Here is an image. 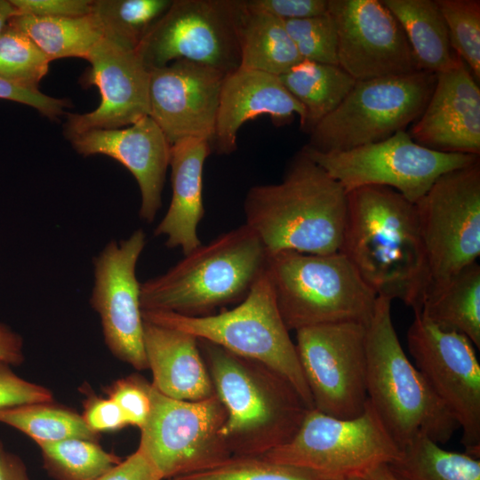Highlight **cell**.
Returning <instances> with one entry per match:
<instances>
[{
	"label": "cell",
	"mask_w": 480,
	"mask_h": 480,
	"mask_svg": "<svg viewBox=\"0 0 480 480\" xmlns=\"http://www.w3.org/2000/svg\"><path fill=\"white\" fill-rule=\"evenodd\" d=\"M211 153L210 143L201 139H182L171 145L172 200L154 235L164 236L168 248H179L184 255L202 244L198 225L204 214L203 171Z\"/></svg>",
	"instance_id": "obj_24"
},
{
	"label": "cell",
	"mask_w": 480,
	"mask_h": 480,
	"mask_svg": "<svg viewBox=\"0 0 480 480\" xmlns=\"http://www.w3.org/2000/svg\"><path fill=\"white\" fill-rule=\"evenodd\" d=\"M340 480H368V479L365 477L356 476V477H348V478H344V479H340Z\"/></svg>",
	"instance_id": "obj_49"
},
{
	"label": "cell",
	"mask_w": 480,
	"mask_h": 480,
	"mask_svg": "<svg viewBox=\"0 0 480 480\" xmlns=\"http://www.w3.org/2000/svg\"><path fill=\"white\" fill-rule=\"evenodd\" d=\"M245 222L268 255L292 251L339 252L348 212V193L302 150L282 180L252 187L244 201Z\"/></svg>",
	"instance_id": "obj_2"
},
{
	"label": "cell",
	"mask_w": 480,
	"mask_h": 480,
	"mask_svg": "<svg viewBox=\"0 0 480 480\" xmlns=\"http://www.w3.org/2000/svg\"><path fill=\"white\" fill-rule=\"evenodd\" d=\"M0 423L12 427L33 439L36 444L68 438L97 441L77 412L52 402L30 403L0 408Z\"/></svg>",
	"instance_id": "obj_31"
},
{
	"label": "cell",
	"mask_w": 480,
	"mask_h": 480,
	"mask_svg": "<svg viewBox=\"0 0 480 480\" xmlns=\"http://www.w3.org/2000/svg\"><path fill=\"white\" fill-rule=\"evenodd\" d=\"M340 252L377 296L420 310L428 269L414 203L387 187L349 191Z\"/></svg>",
	"instance_id": "obj_1"
},
{
	"label": "cell",
	"mask_w": 480,
	"mask_h": 480,
	"mask_svg": "<svg viewBox=\"0 0 480 480\" xmlns=\"http://www.w3.org/2000/svg\"><path fill=\"white\" fill-rule=\"evenodd\" d=\"M441 328L466 336L480 348V266L474 262L440 291L428 296L419 312Z\"/></svg>",
	"instance_id": "obj_28"
},
{
	"label": "cell",
	"mask_w": 480,
	"mask_h": 480,
	"mask_svg": "<svg viewBox=\"0 0 480 480\" xmlns=\"http://www.w3.org/2000/svg\"><path fill=\"white\" fill-rule=\"evenodd\" d=\"M366 325L340 322L296 331V350L314 409L340 419L364 411Z\"/></svg>",
	"instance_id": "obj_14"
},
{
	"label": "cell",
	"mask_w": 480,
	"mask_h": 480,
	"mask_svg": "<svg viewBox=\"0 0 480 480\" xmlns=\"http://www.w3.org/2000/svg\"><path fill=\"white\" fill-rule=\"evenodd\" d=\"M107 393L119 406L128 425L140 429L144 426L151 408L146 380L139 377L122 379Z\"/></svg>",
	"instance_id": "obj_38"
},
{
	"label": "cell",
	"mask_w": 480,
	"mask_h": 480,
	"mask_svg": "<svg viewBox=\"0 0 480 480\" xmlns=\"http://www.w3.org/2000/svg\"><path fill=\"white\" fill-rule=\"evenodd\" d=\"M0 99L32 107L50 119L57 118L68 106L67 100L50 97L39 90L27 89L1 78Z\"/></svg>",
	"instance_id": "obj_42"
},
{
	"label": "cell",
	"mask_w": 480,
	"mask_h": 480,
	"mask_svg": "<svg viewBox=\"0 0 480 480\" xmlns=\"http://www.w3.org/2000/svg\"><path fill=\"white\" fill-rule=\"evenodd\" d=\"M52 401L50 389L21 378L0 359V408Z\"/></svg>",
	"instance_id": "obj_39"
},
{
	"label": "cell",
	"mask_w": 480,
	"mask_h": 480,
	"mask_svg": "<svg viewBox=\"0 0 480 480\" xmlns=\"http://www.w3.org/2000/svg\"><path fill=\"white\" fill-rule=\"evenodd\" d=\"M301 150L347 193L366 186L387 187L414 204L444 173L479 161V156L423 147L405 131L347 151L319 153L306 147Z\"/></svg>",
	"instance_id": "obj_12"
},
{
	"label": "cell",
	"mask_w": 480,
	"mask_h": 480,
	"mask_svg": "<svg viewBox=\"0 0 480 480\" xmlns=\"http://www.w3.org/2000/svg\"><path fill=\"white\" fill-rule=\"evenodd\" d=\"M142 317L184 331L262 364L285 379L306 406L314 409L295 343L282 318L266 271L248 295L232 309L204 316L142 311Z\"/></svg>",
	"instance_id": "obj_7"
},
{
	"label": "cell",
	"mask_w": 480,
	"mask_h": 480,
	"mask_svg": "<svg viewBox=\"0 0 480 480\" xmlns=\"http://www.w3.org/2000/svg\"><path fill=\"white\" fill-rule=\"evenodd\" d=\"M240 68L281 76L302 60L280 19L241 0L237 17Z\"/></svg>",
	"instance_id": "obj_25"
},
{
	"label": "cell",
	"mask_w": 480,
	"mask_h": 480,
	"mask_svg": "<svg viewBox=\"0 0 480 480\" xmlns=\"http://www.w3.org/2000/svg\"><path fill=\"white\" fill-rule=\"evenodd\" d=\"M50 62L28 36L7 23L0 34L1 79L37 91Z\"/></svg>",
	"instance_id": "obj_34"
},
{
	"label": "cell",
	"mask_w": 480,
	"mask_h": 480,
	"mask_svg": "<svg viewBox=\"0 0 480 480\" xmlns=\"http://www.w3.org/2000/svg\"><path fill=\"white\" fill-rule=\"evenodd\" d=\"M415 367L462 431L465 452L480 456V364L463 334L414 313L407 334Z\"/></svg>",
	"instance_id": "obj_15"
},
{
	"label": "cell",
	"mask_w": 480,
	"mask_h": 480,
	"mask_svg": "<svg viewBox=\"0 0 480 480\" xmlns=\"http://www.w3.org/2000/svg\"><path fill=\"white\" fill-rule=\"evenodd\" d=\"M0 480H30L22 460L17 454L9 452L1 439Z\"/></svg>",
	"instance_id": "obj_46"
},
{
	"label": "cell",
	"mask_w": 480,
	"mask_h": 480,
	"mask_svg": "<svg viewBox=\"0 0 480 480\" xmlns=\"http://www.w3.org/2000/svg\"><path fill=\"white\" fill-rule=\"evenodd\" d=\"M364 477L367 478L368 480H396L387 464L380 465L373 468Z\"/></svg>",
	"instance_id": "obj_48"
},
{
	"label": "cell",
	"mask_w": 480,
	"mask_h": 480,
	"mask_svg": "<svg viewBox=\"0 0 480 480\" xmlns=\"http://www.w3.org/2000/svg\"><path fill=\"white\" fill-rule=\"evenodd\" d=\"M226 75L186 60L149 70V116L171 145L187 138L211 145Z\"/></svg>",
	"instance_id": "obj_19"
},
{
	"label": "cell",
	"mask_w": 480,
	"mask_h": 480,
	"mask_svg": "<svg viewBox=\"0 0 480 480\" xmlns=\"http://www.w3.org/2000/svg\"><path fill=\"white\" fill-rule=\"evenodd\" d=\"M444 20L451 46L480 80V1L436 0Z\"/></svg>",
	"instance_id": "obj_35"
},
{
	"label": "cell",
	"mask_w": 480,
	"mask_h": 480,
	"mask_svg": "<svg viewBox=\"0 0 480 480\" xmlns=\"http://www.w3.org/2000/svg\"><path fill=\"white\" fill-rule=\"evenodd\" d=\"M80 155H105L126 167L140 192V220L151 223L162 206L171 144L149 116L126 128L93 130L71 140Z\"/></svg>",
	"instance_id": "obj_21"
},
{
	"label": "cell",
	"mask_w": 480,
	"mask_h": 480,
	"mask_svg": "<svg viewBox=\"0 0 480 480\" xmlns=\"http://www.w3.org/2000/svg\"><path fill=\"white\" fill-rule=\"evenodd\" d=\"M241 0H172L136 52L148 69L186 60L228 74L240 67Z\"/></svg>",
	"instance_id": "obj_13"
},
{
	"label": "cell",
	"mask_w": 480,
	"mask_h": 480,
	"mask_svg": "<svg viewBox=\"0 0 480 480\" xmlns=\"http://www.w3.org/2000/svg\"><path fill=\"white\" fill-rule=\"evenodd\" d=\"M388 467L396 480H480L479 458L446 451L425 436L402 446Z\"/></svg>",
	"instance_id": "obj_30"
},
{
	"label": "cell",
	"mask_w": 480,
	"mask_h": 480,
	"mask_svg": "<svg viewBox=\"0 0 480 480\" xmlns=\"http://www.w3.org/2000/svg\"><path fill=\"white\" fill-rule=\"evenodd\" d=\"M8 23L28 36L50 61L67 57L86 59L104 36L94 12L79 17L17 14Z\"/></svg>",
	"instance_id": "obj_29"
},
{
	"label": "cell",
	"mask_w": 480,
	"mask_h": 480,
	"mask_svg": "<svg viewBox=\"0 0 480 480\" xmlns=\"http://www.w3.org/2000/svg\"><path fill=\"white\" fill-rule=\"evenodd\" d=\"M142 228L127 238L109 241L93 258L92 308L100 316L104 341L119 360L148 369L140 282L136 267L146 245Z\"/></svg>",
	"instance_id": "obj_16"
},
{
	"label": "cell",
	"mask_w": 480,
	"mask_h": 480,
	"mask_svg": "<svg viewBox=\"0 0 480 480\" xmlns=\"http://www.w3.org/2000/svg\"><path fill=\"white\" fill-rule=\"evenodd\" d=\"M168 480H179L178 478H172V479H168Z\"/></svg>",
	"instance_id": "obj_50"
},
{
	"label": "cell",
	"mask_w": 480,
	"mask_h": 480,
	"mask_svg": "<svg viewBox=\"0 0 480 480\" xmlns=\"http://www.w3.org/2000/svg\"><path fill=\"white\" fill-rule=\"evenodd\" d=\"M399 454V446L367 400L363 413L351 419L308 410L289 441L260 457L309 471L322 480H340L364 477Z\"/></svg>",
	"instance_id": "obj_8"
},
{
	"label": "cell",
	"mask_w": 480,
	"mask_h": 480,
	"mask_svg": "<svg viewBox=\"0 0 480 480\" xmlns=\"http://www.w3.org/2000/svg\"><path fill=\"white\" fill-rule=\"evenodd\" d=\"M197 340L226 411L220 436L233 457H260L289 441L309 410L294 388L259 362Z\"/></svg>",
	"instance_id": "obj_3"
},
{
	"label": "cell",
	"mask_w": 480,
	"mask_h": 480,
	"mask_svg": "<svg viewBox=\"0 0 480 480\" xmlns=\"http://www.w3.org/2000/svg\"><path fill=\"white\" fill-rule=\"evenodd\" d=\"M17 14L18 12L10 0H0V34L10 19Z\"/></svg>",
	"instance_id": "obj_47"
},
{
	"label": "cell",
	"mask_w": 480,
	"mask_h": 480,
	"mask_svg": "<svg viewBox=\"0 0 480 480\" xmlns=\"http://www.w3.org/2000/svg\"><path fill=\"white\" fill-rule=\"evenodd\" d=\"M267 276L289 331L317 324H367L377 294L341 253L268 255Z\"/></svg>",
	"instance_id": "obj_6"
},
{
	"label": "cell",
	"mask_w": 480,
	"mask_h": 480,
	"mask_svg": "<svg viewBox=\"0 0 480 480\" xmlns=\"http://www.w3.org/2000/svg\"><path fill=\"white\" fill-rule=\"evenodd\" d=\"M268 254L243 224L201 244L164 273L140 284L142 311L204 316L241 302L265 273Z\"/></svg>",
	"instance_id": "obj_4"
},
{
	"label": "cell",
	"mask_w": 480,
	"mask_h": 480,
	"mask_svg": "<svg viewBox=\"0 0 480 480\" xmlns=\"http://www.w3.org/2000/svg\"><path fill=\"white\" fill-rule=\"evenodd\" d=\"M99 480H163L142 452L133 453L115 466Z\"/></svg>",
	"instance_id": "obj_44"
},
{
	"label": "cell",
	"mask_w": 480,
	"mask_h": 480,
	"mask_svg": "<svg viewBox=\"0 0 480 480\" xmlns=\"http://www.w3.org/2000/svg\"><path fill=\"white\" fill-rule=\"evenodd\" d=\"M284 23L302 60L339 65L337 28L329 12Z\"/></svg>",
	"instance_id": "obj_37"
},
{
	"label": "cell",
	"mask_w": 480,
	"mask_h": 480,
	"mask_svg": "<svg viewBox=\"0 0 480 480\" xmlns=\"http://www.w3.org/2000/svg\"><path fill=\"white\" fill-rule=\"evenodd\" d=\"M85 60L91 68L81 84L97 86L101 100L93 111L68 114L66 138L71 140L93 130L120 129L149 116V70L136 50L121 47L103 36Z\"/></svg>",
	"instance_id": "obj_18"
},
{
	"label": "cell",
	"mask_w": 480,
	"mask_h": 480,
	"mask_svg": "<svg viewBox=\"0 0 480 480\" xmlns=\"http://www.w3.org/2000/svg\"><path fill=\"white\" fill-rule=\"evenodd\" d=\"M415 205L428 269L426 299L480 255V161L441 175Z\"/></svg>",
	"instance_id": "obj_11"
},
{
	"label": "cell",
	"mask_w": 480,
	"mask_h": 480,
	"mask_svg": "<svg viewBox=\"0 0 480 480\" xmlns=\"http://www.w3.org/2000/svg\"><path fill=\"white\" fill-rule=\"evenodd\" d=\"M401 25L419 70L437 74L455 67L452 50L436 0H381Z\"/></svg>",
	"instance_id": "obj_26"
},
{
	"label": "cell",
	"mask_w": 480,
	"mask_h": 480,
	"mask_svg": "<svg viewBox=\"0 0 480 480\" xmlns=\"http://www.w3.org/2000/svg\"><path fill=\"white\" fill-rule=\"evenodd\" d=\"M256 9L283 21L301 20L328 12V0H245Z\"/></svg>",
	"instance_id": "obj_40"
},
{
	"label": "cell",
	"mask_w": 480,
	"mask_h": 480,
	"mask_svg": "<svg viewBox=\"0 0 480 480\" xmlns=\"http://www.w3.org/2000/svg\"><path fill=\"white\" fill-rule=\"evenodd\" d=\"M435 83L436 74L422 70L356 81L338 108L311 131L304 147L341 152L405 131L425 109Z\"/></svg>",
	"instance_id": "obj_9"
},
{
	"label": "cell",
	"mask_w": 480,
	"mask_h": 480,
	"mask_svg": "<svg viewBox=\"0 0 480 480\" xmlns=\"http://www.w3.org/2000/svg\"><path fill=\"white\" fill-rule=\"evenodd\" d=\"M172 0H93L104 37L129 50H136Z\"/></svg>",
	"instance_id": "obj_32"
},
{
	"label": "cell",
	"mask_w": 480,
	"mask_h": 480,
	"mask_svg": "<svg viewBox=\"0 0 480 480\" xmlns=\"http://www.w3.org/2000/svg\"><path fill=\"white\" fill-rule=\"evenodd\" d=\"M391 301L378 296L366 324L368 401L399 448L418 436L446 444L459 425L405 355Z\"/></svg>",
	"instance_id": "obj_5"
},
{
	"label": "cell",
	"mask_w": 480,
	"mask_h": 480,
	"mask_svg": "<svg viewBox=\"0 0 480 480\" xmlns=\"http://www.w3.org/2000/svg\"><path fill=\"white\" fill-rule=\"evenodd\" d=\"M408 133L433 150L480 155V89L461 59L436 74L427 106Z\"/></svg>",
	"instance_id": "obj_20"
},
{
	"label": "cell",
	"mask_w": 480,
	"mask_h": 480,
	"mask_svg": "<svg viewBox=\"0 0 480 480\" xmlns=\"http://www.w3.org/2000/svg\"><path fill=\"white\" fill-rule=\"evenodd\" d=\"M18 14L79 17L92 12V0H10Z\"/></svg>",
	"instance_id": "obj_41"
},
{
	"label": "cell",
	"mask_w": 480,
	"mask_h": 480,
	"mask_svg": "<svg viewBox=\"0 0 480 480\" xmlns=\"http://www.w3.org/2000/svg\"><path fill=\"white\" fill-rule=\"evenodd\" d=\"M0 359L12 366H18L25 360L24 341L20 333L0 321Z\"/></svg>",
	"instance_id": "obj_45"
},
{
	"label": "cell",
	"mask_w": 480,
	"mask_h": 480,
	"mask_svg": "<svg viewBox=\"0 0 480 480\" xmlns=\"http://www.w3.org/2000/svg\"><path fill=\"white\" fill-rule=\"evenodd\" d=\"M179 480H322L313 473L260 457H236Z\"/></svg>",
	"instance_id": "obj_36"
},
{
	"label": "cell",
	"mask_w": 480,
	"mask_h": 480,
	"mask_svg": "<svg viewBox=\"0 0 480 480\" xmlns=\"http://www.w3.org/2000/svg\"><path fill=\"white\" fill-rule=\"evenodd\" d=\"M82 417L88 428L96 434L116 431L128 426L119 406L108 396L87 399Z\"/></svg>",
	"instance_id": "obj_43"
},
{
	"label": "cell",
	"mask_w": 480,
	"mask_h": 480,
	"mask_svg": "<svg viewBox=\"0 0 480 480\" xmlns=\"http://www.w3.org/2000/svg\"><path fill=\"white\" fill-rule=\"evenodd\" d=\"M286 90L305 110L301 130L309 134L343 101L356 80L339 65L302 60L279 76Z\"/></svg>",
	"instance_id": "obj_27"
},
{
	"label": "cell",
	"mask_w": 480,
	"mask_h": 480,
	"mask_svg": "<svg viewBox=\"0 0 480 480\" xmlns=\"http://www.w3.org/2000/svg\"><path fill=\"white\" fill-rule=\"evenodd\" d=\"M144 349L152 386L179 400L200 401L215 394L194 335L144 320Z\"/></svg>",
	"instance_id": "obj_23"
},
{
	"label": "cell",
	"mask_w": 480,
	"mask_h": 480,
	"mask_svg": "<svg viewBox=\"0 0 480 480\" xmlns=\"http://www.w3.org/2000/svg\"><path fill=\"white\" fill-rule=\"evenodd\" d=\"M151 408L138 449L163 480L218 466L233 457L220 436L226 411L214 394L200 401L166 396L147 382Z\"/></svg>",
	"instance_id": "obj_10"
},
{
	"label": "cell",
	"mask_w": 480,
	"mask_h": 480,
	"mask_svg": "<svg viewBox=\"0 0 480 480\" xmlns=\"http://www.w3.org/2000/svg\"><path fill=\"white\" fill-rule=\"evenodd\" d=\"M339 66L356 81L419 71L406 36L381 0H328Z\"/></svg>",
	"instance_id": "obj_17"
},
{
	"label": "cell",
	"mask_w": 480,
	"mask_h": 480,
	"mask_svg": "<svg viewBox=\"0 0 480 480\" xmlns=\"http://www.w3.org/2000/svg\"><path fill=\"white\" fill-rule=\"evenodd\" d=\"M261 115H269L276 124L298 115L301 124L305 110L277 76L240 67L227 74L221 85L215 132L210 145L212 152L234 153L241 126Z\"/></svg>",
	"instance_id": "obj_22"
},
{
	"label": "cell",
	"mask_w": 480,
	"mask_h": 480,
	"mask_svg": "<svg viewBox=\"0 0 480 480\" xmlns=\"http://www.w3.org/2000/svg\"><path fill=\"white\" fill-rule=\"evenodd\" d=\"M46 470L57 480H99L122 459L108 452L97 441L68 438L37 444Z\"/></svg>",
	"instance_id": "obj_33"
}]
</instances>
